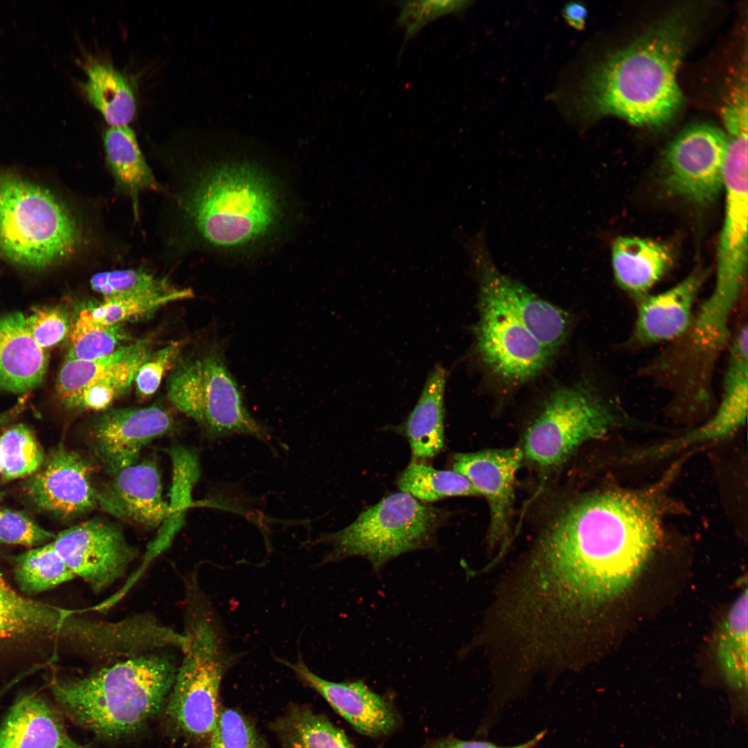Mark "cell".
<instances>
[{"instance_id":"1","label":"cell","mask_w":748,"mask_h":748,"mask_svg":"<svg viewBox=\"0 0 748 748\" xmlns=\"http://www.w3.org/2000/svg\"><path fill=\"white\" fill-rule=\"evenodd\" d=\"M661 533L659 510L644 494L607 490L575 499L544 529L518 596L544 625L573 633L632 586Z\"/></svg>"},{"instance_id":"2","label":"cell","mask_w":748,"mask_h":748,"mask_svg":"<svg viewBox=\"0 0 748 748\" xmlns=\"http://www.w3.org/2000/svg\"><path fill=\"white\" fill-rule=\"evenodd\" d=\"M692 33L687 11H675L605 55L572 82L571 116L582 122L614 116L641 127L668 122L683 103L677 73Z\"/></svg>"},{"instance_id":"3","label":"cell","mask_w":748,"mask_h":748,"mask_svg":"<svg viewBox=\"0 0 748 748\" xmlns=\"http://www.w3.org/2000/svg\"><path fill=\"white\" fill-rule=\"evenodd\" d=\"M179 207L188 231L218 249L239 250L260 244L278 229L283 198L271 177L244 162H220L190 177Z\"/></svg>"},{"instance_id":"4","label":"cell","mask_w":748,"mask_h":748,"mask_svg":"<svg viewBox=\"0 0 748 748\" xmlns=\"http://www.w3.org/2000/svg\"><path fill=\"white\" fill-rule=\"evenodd\" d=\"M177 670L170 654H144L82 677L55 679L51 689L73 722L116 741L138 733L164 709Z\"/></svg>"},{"instance_id":"5","label":"cell","mask_w":748,"mask_h":748,"mask_svg":"<svg viewBox=\"0 0 748 748\" xmlns=\"http://www.w3.org/2000/svg\"><path fill=\"white\" fill-rule=\"evenodd\" d=\"M192 587L185 631L188 644L164 709L178 733L195 742H206L220 710L222 679L242 654L229 647L211 605L199 587Z\"/></svg>"},{"instance_id":"6","label":"cell","mask_w":748,"mask_h":748,"mask_svg":"<svg viewBox=\"0 0 748 748\" xmlns=\"http://www.w3.org/2000/svg\"><path fill=\"white\" fill-rule=\"evenodd\" d=\"M87 240L82 222L61 199L0 168V251L10 262L45 269L74 257Z\"/></svg>"},{"instance_id":"7","label":"cell","mask_w":748,"mask_h":748,"mask_svg":"<svg viewBox=\"0 0 748 748\" xmlns=\"http://www.w3.org/2000/svg\"><path fill=\"white\" fill-rule=\"evenodd\" d=\"M447 517L443 509L406 492L391 494L364 510L349 526L319 537L315 543L331 547L320 564L361 556L378 572L401 554L432 546Z\"/></svg>"},{"instance_id":"8","label":"cell","mask_w":748,"mask_h":748,"mask_svg":"<svg viewBox=\"0 0 748 748\" xmlns=\"http://www.w3.org/2000/svg\"><path fill=\"white\" fill-rule=\"evenodd\" d=\"M167 393L172 404L194 420L209 440L234 434L271 439L267 429L246 409L223 348L217 345L178 368L168 381Z\"/></svg>"},{"instance_id":"9","label":"cell","mask_w":748,"mask_h":748,"mask_svg":"<svg viewBox=\"0 0 748 748\" xmlns=\"http://www.w3.org/2000/svg\"><path fill=\"white\" fill-rule=\"evenodd\" d=\"M616 418L611 405L587 385L559 388L528 428L524 458L542 472L553 470L582 444L606 434Z\"/></svg>"},{"instance_id":"10","label":"cell","mask_w":748,"mask_h":748,"mask_svg":"<svg viewBox=\"0 0 748 748\" xmlns=\"http://www.w3.org/2000/svg\"><path fill=\"white\" fill-rule=\"evenodd\" d=\"M476 349L496 375L513 384L528 381L547 365L552 355L544 348L485 283L479 281Z\"/></svg>"},{"instance_id":"11","label":"cell","mask_w":748,"mask_h":748,"mask_svg":"<svg viewBox=\"0 0 748 748\" xmlns=\"http://www.w3.org/2000/svg\"><path fill=\"white\" fill-rule=\"evenodd\" d=\"M725 132L709 124L683 130L663 160L661 179L670 193L698 205L713 202L724 188Z\"/></svg>"},{"instance_id":"12","label":"cell","mask_w":748,"mask_h":748,"mask_svg":"<svg viewBox=\"0 0 748 748\" xmlns=\"http://www.w3.org/2000/svg\"><path fill=\"white\" fill-rule=\"evenodd\" d=\"M152 353L150 342L141 340L96 359L66 357L57 375V396L69 410H105L130 389Z\"/></svg>"},{"instance_id":"13","label":"cell","mask_w":748,"mask_h":748,"mask_svg":"<svg viewBox=\"0 0 748 748\" xmlns=\"http://www.w3.org/2000/svg\"><path fill=\"white\" fill-rule=\"evenodd\" d=\"M51 543L74 576L96 594L123 577L139 554L118 526L100 517L60 531Z\"/></svg>"},{"instance_id":"14","label":"cell","mask_w":748,"mask_h":748,"mask_svg":"<svg viewBox=\"0 0 748 748\" xmlns=\"http://www.w3.org/2000/svg\"><path fill=\"white\" fill-rule=\"evenodd\" d=\"M172 415L152 405L106 411L91 425L89 441L96 460L109 477L136 464L141 450L173 429Z\"/></svg>"},{"instance_id":"15","label":"cell","mask_w":748,"mask_h":748,"mask_svg":"<svg viewBox=\"0 0 748 748\" xmlns=\"http://www.w3.org/2000/svg\"><path fill=\"white\" fill-rule=\"evenodd\" d=\"M93 471L87 459L60 444L27 478L24 491L38 509L61 519H73L97 508Z\"/></svg>"},{"instance_id":"16","label":"cell","mask_w":748,"mask_h":748,"mask_svg":"<svg viewBox=\"0 0 748 748\" xmlns=\"http://www.w3.org/2000/svg\"><path fill=\"white\" fill-rule=\"evenodd\" d=\"M724 221L720 233L715 282L743 288L747 266V136H727L724 165Z\"/></svg>"},{"instance_id":"17","label":"cell","mask_w":748,"mask_h":748,"mask_svg":"<svg viewBox=\"0 0 748 748\" xmlns=\"http://www.w3.org/2000/svg\"><path fill=\"white\" fill-rule=\"evenodd\" d=\"M469 250L479 281L490 287L524 327L553 355L568 335L570 321L567 314L501 273L492 261L483 235L473 238Z\"/></svg>"},{"instance_id":"18","label":"cell","mask_w":748,"mask_h":748,"mask_svg":"<svg viewBox=\"0 0 748 748\" xmlns=\"http://www.w3.org/2000/svg\"><path fill=\"white\" fill-rule=\"evenodd\" d=\"M524 460L521 447L488 449L454 455L453 470L465 476L490 509L489 539L500 541L508 532L516 474Z\"/></svg>"},{"instance_id":"19","label":"cell","mask_w":748,"mask_h":748,"mask_svg":"<svg viewBox=\"0 0 748 748\" xmlns=\"http://www.w3.org/2000/svg\"><path fill=\"white\" fill-rule=\"evenodd\" d=\"M307 686L319 693L358 732L371 737L387 736L399 727L393 706L362 681L335 682L314 673L301 654L295 662L274 657Z\"/></svg>"},{"instance_id":"20","label":"cell","mask_w":748,"mask_h":748,"mask_svg":"<svg viewBox=\"0 0 748 748\" xmlns=\"http://www.w3.org/2000/svg\"><path fill=\"white\" fill-rule=\"evenodd\" d=\"M97 508L119 519L148 528L160 526L168 504L163 500L160 472L148 457L110 477L97 489Z\"/></svg>"},{"instance_id":"21","label":"cell","mask_w":748,"mask_h":748,"mask_svg":"<svg viewBox=\"0 0 748 748\" xmlns=\"http://www.w3.org/2000/svg\"><path fill=\"white\" fill-rule=\"evenodd\" d=\"M748 397V330L740 328L733 339L720 403L703 425L676 440L656 447L659 456L696 443L718 440L736 432L746 422Z\"/></svg>"},{"instance_id":"22","label":"cell","mask_w":748,"mask_h":748,"mask_svg":"<svg viewBox=\"0 0 748 748\" xmlns=\"http://www.w3.org/2000/svg\"><path fill=\"white\" fill-rule=\"evenodd\" d=\"M705 275L695 271L673 287L638 299L633 338L638 344L676 340L689 328Z\"/></svg>"},{"instance_id":"23","label":"cell","mask_w":748,"mask_h":748,"mask_svg":"<svg viewBox=\"0 0 748 748\" xmlns=\"http://www.w3.org/2000/svg\"><path fill=\"white\" fill-rule=\"evenodd\" d=\"M74 609L39 602L15 591L0 573V640L54 636L75 640L81 619Z\"/></svg>"},{"instance_id":"24","label":"cell","mask_w":748,"mask_h":748,"mask_svg":"<svg viewBox=\"0 0 748 748\" xmlns=\"http://www.w3.org/2000/svg\"><path fill=\"white\" fill-rule=\"evenodd\" d=\"M48 355L30 335L19 312L0 317V391L28 393L44 380Z\"/></svg>"},{"instance_id":"25","label":"cell","mask_w":748,"mask_h":748,"mask_svg":"<svg viewBox=\"0 0 748 748\" xmlns=\"http://www.w3.org/2000/svg\"><path fill=\"white\" fill-rule=\"evenodd\" d=\"M74 742L55 711L33 693L19 697L0 727V748H62Z\"/></svg>"},{"instance_id":"26","label":"cell","mask_w":748,"mask_h":748,"mask_svg":"<svg viewBox=\"0 0 748 748\" xmlns=\"http://www.w3.org/2000/svg\"><path fill=\"white\" fill-rule=\"evenodd\" d=\"M673 262L671 249L656 240L618 237L612 247V263L616 283L637 299L647 294Z\"/></svg>"},{"instance_id":"27","label":"cell","mask_w":748,"mask_h":748,"mask_svg":"<svg viewBox=\"0 0 748 748\" xmlns=\"http://www.w3.org/2000/svg\"><path fill=\"white\" fill-rule=\"evenodd\" d=\"M172 465V486L166 518L155 538L148 545L140 568L130 577L134 584L154 559L166 551L184 525L192 502V492L200 475L197 454L193 449L177 446L169 449Z\"/></svg>"},{"instance_id":"28","label":"cell","mask_w":748,"mask_h":748,"mask_svg":"<svg viewBox=\"0 0 748 748\" xmlns=\"http://www.w3.org/2000/svg\"><path fill=\"white\" fill-rule=\"evenodd\" d=\"M447 372L436 366L427 376L421 394L404 425L413 461L424 463L444 447V395Z\"/></svg>"},{"instance_id":"29","label":"cell","mask_w":748,"mask_h":748,"mask_svg":"<svg viewBox=\"0 0 748 748\" xmlns=\"http://www.w3.org/2000/svg\"><path fill=\"white\" fill-rule=\"evenodd\" d=\"M103 141L116 188L130 199L134 215L138 217L140 194L158 190L159 184L128 125L109 126L103 132Z\"/></svg>"},{"instance_id":"30","label":"cell","mask_w":748,"mask_h":748,"mask_svg":"<svg viewBox=\"0 0 748 748\" xmlns=\"http://www.w3.org/2000/svg\"><path fill=\"white\" fill-rule=\"evenodd\" d=\"M82 66L86 74L79 83L87 100L110 126L127 125L136 112V99L127 78L112 64L87 57Z\"/></svg>"},{"instance_id":"31","label":"cell","mask_w":748,"mask_h":748,"mask_svg":"<svg viewBox=\"0 0 748 748\" xmlns=\"http://www.w3.org/2000/svg\"><path fill=\"white\" fill-rule=\"evenodd\" d=\"M269 728L284 748H353L345 733L324 715L291 704Z\"/></svg>"},{"instance_id":"32","label":"cell","mask_w":748,"mask_h":748,"mask_svg":"<svg viewBox=\"0 0 748 748\" xmlns=\"http://www.w3.org/2000/svg\"><path fill=\"white\" fill-rule=\"evenodd\" d=\"M747 590L732 604L718 627L715 657L726 682L733 689L747 686Z\"/></svg>"},{"instance_id":"33","label":"cell","mask_w":748,"mask_h":748,"mask_svg":"<svg viewBox=\"0 0 748 748\" xmlns=\"http://www.w3.org/2000/svg\"><path fill=\"white\" fill-rule=\"evenodd\" d=\"M13 573L19 590L29 596L55 588L75 578L51 541L17 555Z\"/></svg>"},{"instance_id":"34","label":"cell","mask_w":748,"mask_h":748,"mask_svg":"<svg viewBox=\"0 0 748 748\" xmlns=\"http://www.w3.org/2000/svg\"><path fill=\"white\" fill-rule=\"evenodd\" d=\"M397 482L401 492L422 501L479 495L469 480L461 473L437 470L422 462L412 461L400 474Z\"/></svg>"},{"instance_id":"35","label":"cell","mask_w":748,"mask_h":748,"mask_svg":"<svg viewBox=\"0 0 748 748\" xmlns=\"http://www.w3.org/2000/svg\"><path fill=\"white\" fill-rule=\"evenodd\" d=\"M0 452L5 481L33 474L46 457L33 431L22 423L10 426L0 436Z\"/></svg>"},{"instance_id":"36","label":"cell","mask_w":748,"mask_h":748,"mask_svg":"<svg viewBox=\"0 0 748 748\" xmlns=\"http://www.w3.org/2000/svg\"><path fill=\"white\" fill-rule=\"evenodd\" d=\"M68 357L92 360L107 356L118 348L126 336L120 324L103 326L93 321L82 310L69 332Z\"/></svg>"},{"instance_id":"37","label":"cell","mask_w":748,"mask_h":748,"mask_svg":"<svg viewBox=\"0 0 748 748\" xmlns=\"http://www.w3.org/2000/svg\"><path fill=\"white\" fill-rule=\"evenodd\" d=\"M193 296L190 289L173 288L153 294L104 299L98 305L86 309L89 318L95 323L113 326L145 316L167 303Z\"/></svg>"},{"instance_id":"38","label":"cell","mask_w":748,"mask_h":748,"mask_svg":"<svg viewBox=\"0 0 748 748\" xmlns=\"http://www.w3.org/2000/svg\"><path fill=\"white\" fill-rule=\"evenodd\" d=\"M91 289L104 299L127 298L165 292L173 289L166 280L140 269L103 271L92 276Z\"/></svg>"},{"instance_id":"39","label":"cell","mask_w":748,"mask_h":748,"mask_svg":"<svg viewBox=\"0 0 748 748\" xmlns=\"http://www.w3.org/2000/svg\"><path fill=\"white\" fill-rule=\"evenodd\" d=\"M205 748H269L255 722L240 711L222 706Z\"/></svg>"},{"instance_id":"40","label":"cell","mask_w":748,"mask_h":748,"mask_svg":"<svg viewBox=\"0 0 748 748\" xmlns=\"http://www.w3.org/2000/svg\"><path fill=\"white\" fill-rule=\"evenodd\" d=\"M470 1H399L398 24L405 28V39L412 37L429 22L446 15L458 13L467 8Z\"/></svg>"},{"instance_id":"41","label":"cell","mask_w":748,"mask_h":748,"mask_svg":"<svg viewBox=\"0 0 748 748\" xmlns=\"http://www.w3.org/2000/svg\"><path fill=\"white\" fill-rule=\"evenodd\" d=\"M55 537L24 513L0 508V543L34 547L52 541Z\"/></svg>"},{"instance_id":"42","label":"cell","mask_w":748,"mask_h":748,"mask_svg":"<svg viewBox=\"0 0 748 748\" xmlns=\"http://www.w3.org/2000/svg\"><path fill=\"white\" fill-rule=\"evenodd\" d=\"M26 323L30 335L43 350L62 341L71 330L69 317L56 308L35 309L26 317Z\"/></svg>"},{"instance_id":"43","label":"cell","mask_w":748,"mask_h":748,"mask_svg":"<svg viewBox=\"0 0 748 748\" xmlns=\"http://www.w3.org/2000/svg\"><path fill=\"white\" fill-rule=\"evenodd\" d=\"M179 351V344L172 343L152 353L138 370L134 378L136 392L143 398L154 394L159 389L165 372L172 365Z\"/></svg>"},{"instance_id":"44","label":"cell","mask_w":748,"mask_h":748,"mask_svg":"<svg viewBox=\"0 0 748 748\" xmlns=\"http://www.w3.org/2000/svg\"><path fill=\"white\" fill-rule=\"evenodd\" d=\"M546 731H542L527 742L511 747H501L490 742L482 740H463L452 737L439 738L427 742L422 748H533L544 737Z\"/></svg>"},{"instance_id":"45","label":"cell","mask_w":748,"mask_h":748,"mask_svg":"<svg viewBox=\"0 0 748 748\" xmlns=\"http://www.w3.org/2000/svg\"><path fill=\"white\" fill-rule=\"evenodd\" d=\"M562 17L567 24L576 30H582L586 24L587 10L579 2L570 1L562 8Z\"/></svg>"},{"instance_id":"46","label":"cell","mask_w":748,"mask_h":748,"mask_svg":"<svg viewBox=\"0 0 748 748\" xmlns=\"http://www.w3.org/2000/svg\"><path fill=\"white\" fill-rule=\"evenodd\" d=\"M26 400V397H23L10 409L0 412V429L14 420L24 410Z\"/></svg>"},{"instance_id":"47","label":"cell","mask_w":748,"mask_h":748,"mask_svg":"<svg viewBox=\"0 0 748 748\" xmlns=\"http://www.w3.org/2000/svg\"><path fill=\"white\" fill-rule=\"evenodd\" d=\"M62 748H89V747H84V746H81V745L74 742L73 744H72L71 745H69V746H66V747H62Z\"/></svg>"},{"instance_id":"48","label":"cell","mask_w":748,"mask_h":748,"mask_svg":"<svg viewBox=\"0 0 748 748\" xmlns=\"http://www.w3.org/2000/svg\"><path fill=\"white\" fill-rule=\"evenodd\" d=\"M2 470H3V463H2V458H1V452H0V474L2 472Z\"/></svg>"},{"instance_id":"49","label":"cell","mask_w":748,"mask_h":748,"mask_svg":"<svg viewBox=\"0 0 748 748\" xmlns=\"http://www.w3.org/2000/svg\"><path fill=\"white\" fill-rule=\"evenodd\" d=\"M4 495H5V493H4V492H0V501H1V500L2 499H3V497H4Z\"/></svg>"}]
</instances>
